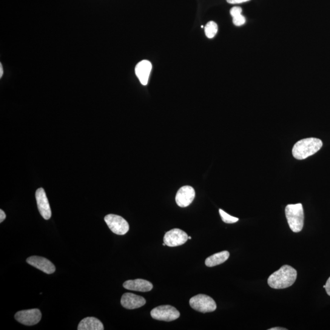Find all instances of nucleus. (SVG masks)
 Returning <instances> with one entry per match:
<instances>
[{
  "label": "nucleus",
  "mask_w": 330,
  "mask_h": 330,
  "mask_svg": "<svg viewBox=\"0 0 330 330\" xmlns=\"http://www.w3.org/2000/svg\"><path fill=\"white\" fill-rule=\"evenodd\" d=\"M152 70V64L149 61L143 60L135 67V73L139 81L144 86L147 85Z\"/></svg>",
  "instance_id": "13"
},
{
  "label": "nucleus",
  "mask_w": 330,
  "mask_h": 330,
  "mask_svg": "<svg viewBox=\"0 0 330 330\" xmlns=\"http://www.w3.org/2000/svg\"><path fill=\"white\" fill-rule=\"evenodd\" d=\"M189 239H192V237H189Z\"/></svg>",
  "instance_id": "25"
},
{
  "label": "nucleus",
  "mask_w": 330,
  "mask_h": 330,
  "mask_svg": "<svg viewBox=\"0 0 330 330\" xmlns=\"http://www.w3.org/2000/svg\"><path fill=\"white\" fill-rule=\"evenodd\" d=\"M41 318L42 313L38 309L24 310L17 312L15 315L17 321L27 326L36 325L39 322Z\"/></svg>",
  "instance_id": "7"
},
{
  "label": "nucleus",
  "mask_w": 330,
  "mask_h": 330,
  "mask_svg": "<svg viewBox=\"0 0 330 330\" xmlns=\"http://www.w3.org/2000/svg\"><path fill=\"white\" fill-rule=\"evenodd\" d=\"M7 215H6L5 212L3 210H0V222L2 223L5 220Z\"/></svg>",
  "instance_id": "22"
},
{
  "label": "nucleus",
  "mask_w": 330,
  "mask_h": 330,
  "mask_svg": "<svg viewBox=\"0 0 330 330\" xmlns=\"http://www.w3.org/2000/svg\"><path fill=\"white\" fill-rule=\"evenodd\" d=\"M3 73H4V70L2 69V65H0V77H2Z\"/></svg>",
  "instance_id": "24"
},
{
  "label": "nucleus",
  "mask_w": 330,
  "mask_h": 330,
  "mask_svg": "<svg viewBox=\"0 0 330 330\" xmlns=\"http://www.w3.org/2000/svg\"><path fill=\"white\" fill-rule=\"evenodd\" d=\"M322 146V141L320 139H303L298 141L293 147L292 155L297 160H304L317 153Z\"/></svg>",
  "instance_id": "2"
},
{
  "label": "nucleus",
  "mask_w": 330,
  "mask_h": 330,
  "mask_svg": "<svg viewBox=\"0 0 330 330\" xmlns=\"http://www.w3.org/2000/svg\"><path fill=\"white\" fill-rule=\"evenodd\" d=\"M242 9L240 7H233L230 11V15L232 17L233 24L237 27L242 26L245 24L246 19L241 15Z\"/></svg>",
  "instance_id": "17"
},
{
  "label": "nucleus",
  "mask_w": 330,
  "mask_h": 330,
  "mask_svg": "<svg viewBox=\"0 0 330 330\" xmlns=\"http://www.w3.org/2000/svg\"><path fill=\"white\" fill-rule=\"evenodd\" d=\"M36 199L40 214L45 220H49L52 217V210H51L46 193L42 188H40L36 190Z\"/></svg>",
  "instance_id": "9"
},
{
  "label": "nucleus",
  "mask_w": 330,
  "mask_h": 330,
  "mask_svg": "<svg viewBox=\"0 0 330 330\" xmlns=\"http://www.w3.org/2000/svg\"><path fill=\"white\" fill-rule=\"evenodd\" d=\"M104 220L110 229L116 234L123 235L129 231V223L121 216L109 214L105 217Z\"/></svg>",
  "instance_id": "6"
},
{
  "label": "nucleus",
  "mask_w": 330,
  "mask_h": 330,
  "mask_svg": "<svg viewBox=\"0 0 330 330\" xmlns=\"http://www.w3.org/2000/svg\"><path fill=\"white\" fill-rule=\"evenodd\" d=\"M150 315L153 319L172 321L178 319L180 317V312L175 307L170 305H163L153 308Z\"/></svg>",
  "instance_id": "5"
},
{
  "label": "nucleus",
  "mask_w": 330,
  "mask_h": 330,
  "mask_svg": "<svg viewBox=\"0 0 330 330\" xmlns=\"http://www.w3.org/2000/svg\"><path fill=\"white\" fill-rule=\"evenodd\" d=\"M190 305L198 312L206 313L215 311L217 304L213 298L208 295L199 294L190 300Z\"/></svg>",
  "instance_id": "4"
},
{
  "label": "nucleus",
  "mask_w": 330,
  "mask_h": 330,
  "mask_svg": "<svg viewBox=\"0 0 330 330\" xmlns=\"http://www.w3.org/2000/svg\"><path fill=\"white\" fill-rule=\"evenodd\" d=\"M195 198V191L191 186L181 187L176 196V202L179 207H186L192 203Z\"/></svg>",
  "instance_id": "10"
},
{
  "label": "nucleus",
  "mask_w": 330,
  "mask_h": 330,
  "mask_svg": "<svg viewBox=\"0 0 330 330\" xmlns=\"http://www.w3.org/2000/svg\"><path fill=\"white\" fill-rule=\"evenodd\" d=\"M219 212L222 219L224 223L227 224L235 223L239 220L238 218L232 217V216L227 214V213L222 209L219 210Z\"/></svg>",
  "instance_id": "19"
},
{
  "label": "nucleus",
  "mask_w": 330,
  "mask_h": 330,
  "mask_svg": "<svg viewBox=\"0 0 330 330\" xmlns=\"http://www.w3.org/2000/svg\"><path fill=\"white\" fill-rule=\"evenodd\" d=\"M229 256V253L227 251L216 253V254L207 258L206 261H205V264H206V266L209 267L220 265V264L224 263V262L228 260Z\"/></svg>",
  "instance_id": "16"
},
{
  "label": "nucleus",
  "mask_w": 330,
  "mask_h": 330,
  "mask_svg": "<svg viewBox=\"0 0 330 330\" xmlns=\"http://www.w3.org/2000/svg\"><path fill=\"white\" fill-rule=\"evenodd\" d=\"M325 289L326 290L327 294L330 296V277L328 279V280H327L326 281Z\"/></svg>",
  "instance_id": "21"
},
{
  "label": "nucleus",
  "mask_w": 330,
  "mask_h": 330,
  "mask_svg": "<svg viewBox=\"0 0 330 330\" xmlns=\"http://www.w3.org/2000/svg\"><path fill=\"white\" fill-rule=\"evenodd\" d=\"M204 31L207 38L212 39L217 35L218 25L215 22L210 21L205 26Z\"/></svg>",
  "instance_id": "18"
},
{
  "label": "nucleus",
  "mask_w": 330,
  "mask_h": 330,
  "mask_svg": "<svg viewBox=\"0 0 330 330\" xmlns=\"http://www.w3.org/2000/svg\"><path fill=\"white\" fill-rule=\"evenodd\" d=\"M125 289L130 291L146 292L151 291L153 285L149 281L142 279L134 280H128L123 284Z\"/></svg>",
  "instance_id": "14"
},
{
  "label": "nucleus",
  "mask_w": 330,
  "mask_h": 330,
  "mask_svg": "<svg viewBox=\"0 0 330 330\" xmlns=\"http://www.w3.org/2000/svg\"><path fill=\"white\" fill-rule=\"evenodd\" d=\"M269 330H287V329L281 328V327H275V328H270Z\"/></svg>",
  "instance_id": "23"
},
{
  "label": "nucleus",
  "mask_w": 330,
  "mask_h": 330,
  "mask_svg": "<svg viewBox=\"0 0 330 330\" xmlns=\"http://www.w3.org/2000/svg\"><path fill=\"white\" fill-rule=\"evenodd\" d=\"M78 330H103L104 327L100 320L96 317H89L84 318L79 323Z\"/></svg>",
  "instance_id": "15"
},
{
  "label": "nucleus",
  "mask_w": 330,
  "mask_h": 330,
  "mask_svg": "<svg viewBox=\"0 0 330 330\" xmlns=\"http://www.w3.org/2000/svg\"><path fill=\"white\" fill-rule=\"evenodd\" d=\"M27 262L30 265L35 267L37 269L41 270L45 274H52L55 272V266L46 258L34 256V257L28 258Z\"/></svg>",
  "instance_id": "12"
},
{
  "label": "nucleus",
  "mask_w": 330,
  "mask_h": 330,
  "mask_svg": "<svg viewBox=\"0 0 330 330\" xmlns=\"http://www.w3.org/2000/svg\"><path fill=\"white\" fill-rule=\"evenodd\" d=\"M250 0H226L229 4L235 5L242 4V3L249 2Z\"/></svg>",
  "instance_id": "20"
},
{
  "label": "nucleus",
  "mask_w": 330,
  "mask_h": 330,
  "mask_svg": "<svg viewBox=\"0 0 330 330\" xmlns=\"http://www.w3.org/2000/svg\"><path fill=\"white\" fill-rule=\"evenodd\" d=\"M286 217L290 228L294 232H299L304 225V211L302 204H288L285 209Z\"/></svg>",
  "instance_id": "3"
},
{
  "label": "nucleus",
  "mask_w": 330,
  "mask_h": 330,
  "mask_svg": "<svg viewBox=\"0 0 330 330\" xmlns=\"http://www.w3.org/2000/svg\"><path fill=\"white\" fill-rule=\"evenodd\" d=\"M146 303V301L144 297L132 294V293H125L122 296L121 300L122 306L127 309H134L141 308Z\"/></svg>",
  "instance_id": "11"
},
{
  "label": "nucleus",
  "mask_w": 330,
  "mask_h": 330,
  "mask_svg": "<svg viewBox=\"0 0 330 330\" xmlns=\"http://www.w3.org/2000/svg\"><path fill=\"white\" fill-rule=\"evenodd\" d=\"M297 277V270L291 266L285 265L270 276L268 284L273 289H286L294 284Z\"/></svg>",
  "instance_id": "1"
},
{
  "label": "nucleus",
  "mask_w": 330,
  "mask_h": 330,
  "mask_svg": "<svg viewBox=\"0 0 330 330\" xmlns=\"http://www.w3.org/2000/svg\"><path fill=\"white\" fill-rule=\"evenodd\" d=\"M188 239L189 236L184 230L180 229H173L164 234L163 241L167 246L175 247L186 243Z\"/></svg>",
  "instance_id": "8"
}]
</instances>
